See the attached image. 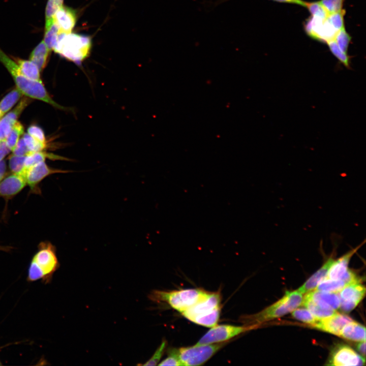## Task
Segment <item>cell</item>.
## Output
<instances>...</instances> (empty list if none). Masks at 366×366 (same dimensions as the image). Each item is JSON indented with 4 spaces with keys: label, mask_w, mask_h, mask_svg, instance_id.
Listing matches in <instances>:
<instances>
[{
    "label": "cell",
    "mask_w": 366,
    "mask_h": 366,
    "mask_svg": "<svg viewBox=\"0 0 366 366\" xmlns=\"http://www.w3.org/2000/svg\"><path fill=\"white\" fill-rule=\"evenodd\" d=\"M0 62L4 65L16 85V87L25 96L41 100L60 109L66 108L58 105L50 97L42 82L31 80L20 71L16 62L12 60L0 48Z\"/></svg>",
    "instance_id": "cell-1"
},
{
    "label": "cell",
    "mask_w": 366,
    "mask_h": 366,
    "mask_svg": "<svg viewBox=\"0 0 366 366\" xmlns=\"http://www.w3.org/2000/svg\"><path fill=\"white\" fill-rule=\"evenodd\" d=\"M58 266L55 248L50 242H41L30 263L27 281L34 282L41 280L44 284H48Z\"/></svg>",
    "instance_id": "cell-2"
},
{
    "label": "cell",
    "mask_w": 366,
    "mask_h": 366,
    "mask_svg": "<svg viewBox=\"0 0 366 366\" xmlns=\"http://www.w3.org/2000/svg\"><path fill=\"white\" fill-rule=\"evenodd\" d=\"M220 311V293L208 292L204 298L181 314L192 322L211 327L217 324Z\"/></svg>",
    "instance_id": "cell-3"
},
{
    "label": "cell",
    "mask_w": 366,
    "mask_h": 366,
    "mask_svg": "<svg viewBox=\"0 0 366 366\" xmlns=\"http://www.w3.org/2000/svg\"><path fill=\"white\" fill-rule=\"evenodd\" d=\"M92 47L89 37L76 33H60L53 50L77 64L88 57Z\"/></svg>",
    "instance_id": "cell-4"
},
{
    "label": "cell",
    "mask_w": 366,
    "mask_h": 366,
    "mask_svg": "<svg viewBox=\"0 0 366 366\" xmlns=\"http://www.w3.org/2000/svg\"><path fill=\"white\" fill-rule=\"evenodd\" d=\"M303 298V294L298 290L286 291L283 297L277 302L259 313L241 317V321L246 325H249L281 317L299 307Z\"/></svg>",
    "instance_id": "cell-5"
},
{
    "label": "cell",
    "mask_w": 366,
    "mask_h": 366,
    "mask_svg": "<svg viewBox=\"0 0 366 366\" xmlns=\"http://www.w3.org/2000/svg\"><path fill=\"white\" fill-rule=\"evenodd\" d=\"M208 292L199 289H186L172 291L155 290L149 295L152 301L165 302L180 313L204 298Z\"/></svg>",
    "instance_id": "cell-6"
},
{
    "label": "cell",
    "mask_w": 366,
    "mask_h": 366,
    "mask_svg": "<svg viewBox=\"0 0 366 366\" xmlns=\"http://www.w3.org/2000/svg\"><path fill=\"white\" fill-rule=\"evenodd\" d=\"M227 342L194 345L176 349L182 365H202L222 348Z\"/></svg>",
    "instance_id": "cell-7"
},
{
    "label": "cell",
    "mask_w": 366,
    "mask_h": 366,
    "mask_svg": "<svg viewBox=\"0 0 366 366\" xmlns=\"http://www.w3.org/2000/svg\"><path fill=\"white\" fill-rule=\"evenodd\" d=\"M255 327L254 325H215L196 343V345L228 342L232 338Z\"/></svg>",
    "instance_id": "cell-8"
},
{
    "label": "cell",
    "mask_w": 366,
    "mask_h": 366,
    "mask_svg": "<svg viewBox=\"0 0 366 366\" xmlns=\"http://www.w3.org/2000/svg\"><path fill=\"white\" fill-rule=\"evenodd\" d=\"M304 29L313 39L326 43L333 40L338 33L326 18L323 19L312 16L304 22Z\"/></svg>",
    "instance_id": "cell-9"
},
{
    "label": "cell",
    "mask_w": 366,
    "mask_h": 366,
    "mask_svg": "<svg viewBox=\"0 0 366 366\" xmlns=\"http://www.w3.org/2000/svg\"><path fill=\"white\" fill-rule=\"evenodd\" d=\"M327 365L337 366L363 365L365 358L347 345H339L332 350Z\"/></svg>",
    "instance_id": "cell-10"
},
{
    "label": "cell",
    "mask_w": 366,
    "mask_h": 366,
    "mask_svg": "<svg viewBox=\"0 0 366 366\" xmlns=\"http://www.w3.org/2000/svg\"><path fill=\"white\" fill-rule=\"evenodd\" d=\"M67 172L68 171L51 168L44 161L28 167H24L20 173L24 176L26 184L33 190L47 176L56 173Z\"/></svg>",
    "instance_id": "cell-11"
},
{
    "label": "cell",
    "mask_w": 366,
    "mask_h": 366,
    "mask_svg": "<svg viewBox=\"0 0 366 366\" xmlns=\"http://www.w3.org/2000/svg\"><path fill=\"white\" fill-rule=\"evenodd\" d=\"M26 185L21 173H13L0 180V197L11 198L19 193Z\"/></svg>",
    "instance_id": "cell-12"
},
{
    "label": "cell",
    "mask_w": 366,
    "mask_h": 366,
    "mask_svg": "<svg viewBox=\"0 0 366 366\" xmlns=\"http://www.w3.org/2000/svg\"><path fill=\"white\" fill-rule=\"evenodd\" d=\"M352 321V319L347 315L337 312L329 317L318 320L312 326L315 328L339 336L343 326Z\"/></svg>",
    "instance_id": "cell-13"
},
{
    "label": "cell",
    "mask_w": 366,
    "mask_h": 366,
    "mask_svg": "<svg viewBox=\"0 0 366 366\" xmlns=\"http://www.w3.org/2000/svg\"><path fill=\"white\" fill-rule=\"evenodd\" d=\"M77 12L73 9L62 6L56 12L53 21L59 28L60 33H71L77 21Z\"/></svg>",
    "instance_id": "cell-14"
},
{
    "label": "cell",
    "mask_w": 366,
    "mask_h": 366,
    "mask_svg": "<svg viewBox=\"0 0 366 366\" xmlns=\"http://www.w3.org/2000/svg\"><path fill=\"white\" fill-rule=\"evenodd\" d=\"M308 293L304 297L311 299L323 308L336 310L340 307V299L338 293L316 290Z\"/></svg>",
    "instance_id": "cell-15"
},
{
    "label": "cell",
    "mask_w": 366,
    "mask_h": 366,
    "mask_svg": "<svg viewBox=\"0 0 366 366\" xmlns=\"http://www.w3.org/2000/svg\"><path fill=\"white\" fill-rule=\"evenodd\" d=\"M358 249V247L353 249L338 260H334L325 278L331 280H340L348 270L350 258Z\"/></svg>",
    "instance_id": "cell-16"
},
{
    "label": "cell",
    "mask_w": 366,
    "mask_h": 366,
    "mask_svg": "<svg viewBox=\"0 0 366 366\" xmlns=\"http://www.w3.org/2000/svg\"><path fill=\"white\" fill-rule=\"evenodd\" d=\"M334 260L332 258H329L324 265L317 271L313 274L297 290L302 294H304L315 289L319 283L326 277L328 271L333 263Z\"/></svg>",
    "instance_id": "cell-17"
},
{
    "label": "cell",
    "mask_w": 366,
    "mask_h": 366,
    "mask_svg": "<svg viewBox=\"0 0 366 366\" xmlns=\"http://www.w3.org/2000/svg\"><path fill=\"white\" fill-rule=\"evenodd\" d=\"M339 336L353 341H365V328L362 325L352 321L343 326Z\"/></svg>",
    "instance_id": "cell-18"
},
{
    "label": "cell",
    "mask_w": 366,
    "mask_h": 366,
    "mask_svg": "<svg viewBox=\"0 0 366 366\" xmlns=\"http://www.w3.org/2000/svg\"><path fill=\"white\" fill-rule=\"evenodd\" d=\"M360 282L350 284L344 287L340 292V299L354 301L359 303L364 296L365 286Z\"/></svg>",
    "instance_id": "cell-19"
},
{
    "label": "cell",
    "mask_w": 366,
    "mask_h": 366,
    "mask_svg": "<svg viewBox=\"0 0 366 366\" xmlns=\"http://www.w3.org/2000/svg\"><path fill=\"white\" fill-rule=\"evenodd\" d=\"M50 51L42 40L32 51L29 60L33 62L41 71L47 63Z\"/></svg>",
    "instance_id": "cell-20"
},
{
    "label": "cell",
    "mask_w": 366,
    "mask_h": 366,
    "mask_svg": "<svg viewBox=\"0 0 366 366\" xmlns=\"http://www.w3.org/2000/svg\"><path fill=\"white\" fill-rule=\"evenodd\" d=\"M21 73L27 78L35 81H40V71L38 67L30 60L15 58Z\"/></svg>",
    "instance_id": "cell-21"
},
{
    "label": "cell",
    "mask_w": 366,
    "mask_h": 366,
    "mask_svg": "<svg viewBox=\"0 0 366 366\" xmlns=\"http://www.w3.org/2000/svg\"><path fill=\"white\" fill-rule=\"evenodd\" d=\"M19 116V113L13 109L0 119V142L6 140Z\"/></svg>",
    "instance_id": "cell-22"
},
{
    "label": "cell",
    "mask_w": 366,
    "mask_h": 366,
    "mask_svg": "<svg viewBox=\"0 0 366 366\" xmlns=\"http://www.w3.org/2000/svg\"><path fill=\"white\" fill-rule=\"evenodd\" d=\"M301 304L306 307L318 320L329 317L337 313L336 310L320 307L311 299L306 297H303Z\"/></svg>",
    "instance_id": "cell-23"
},
{
    "label": "cell",
    "mask_w": 366,
    "mask_h": 366,
    "mask_svg": "<svg viewBox=\"0 0 366 366\" xmlns=\"http://www.w3.org/2000/svg\"><path fill=\"white\" fill-rule=\"evenodd\" d=\"M22 95V93L16 87L4 97L0 101V119L11 109Z\"/></svg>",
    "instance_id": "cell-24"
},
{
    "label": "cell",
    "mask_w": 366,
    "mask_h": 366,
    "mask_svg": "<svg viewBox=\"0 0 366 366\" xmlns=\"http://www.w3.org/2000/svg\"><path fill=\"white\" fill-rule=\"evenodd\" d=\"M347 284L342 280H331L325 278L319 283L316 287V290L338 293L340 292Z\"/></svg>",
    "instance_id": "cell-25"
},
{
    "label": "cell",
    "mask_w": 366,
    "mask_h": 366,
    "mask_svg": "<svg viewBox=\"0 0 366 366\" xmlns=\"http://www.w3.org/2000/svg\"><path fill=\"white\" fill-rule=\"evenodd\" d=\"M46 158L52 159H63L62 157L45 152H30L25 157L24 167H28L40 162L45 161Z\"/></svg>",
    "instance_id": "cell-26"
},
{
    "label": "cell",
    "mask_w": 366,
    "mask_h": 366,
    "mask_svg": "<svg viewBox=\"0 0 366 366\" xmlns=\"http://www.w3.org/2000/svg\"><path fill=\"white\" fill-rule=\"evenodd\" d=\"M327 44L331 53L336 57L338 61L348 69H351V57L343 52L338 47L334 39L327 42Z\"/></svg>",
    "instance_id": "cell-27"
},
{
    "label": "cell",
    "mask_w": 366,
    "mask_h": 366,
    "mask_svg": "<svg viewBox=\"0 0 366 366\" xmlns=\"http://www.w3.org/2000/svg\"><path fill=\"white\" fill-rule=\"evenodd\" d=\"M24 128L22 125L17 121L12 128L5 142L9 149L13 151L17 144L20 136L23 133Z\"/></svg>",
    "instance_id": "cell-28"
},
{
    "label": "cell",
    "mask_w": 366,
    "mask_h": 366,
    "mask_svg": "<svg viewBox=\"0 0 366 366\" xmlns=\"http://www.w3.org/2000/svg\"><path fill=\"white\" fill-rule=\"evenodd\" d=\"M59 34V28L54 21L49 27L45 29L43 41L50 51L53 50Z\"/></svg>",
    "instance_id": "cell-29"
},
{
    "label": "cell",
    "mask_w": 366,
    "mask_h": 366,
    "mask_svg": "<svg viewBox=\"0 0 366 366\" xmlns=\"http://www.w3.org/2000/svg\"><path fill=\"white\" fill-rule=\"evenodd\" d=\"M64 0H48L45 9V29L53 22L56 12L63 6Z\"/></svg>",
    "instance_id": "cell-30"
},
{
    "label": "cell",
    "mask_w": 366,
    "mask_h": 366,
    "mask_svg": "<svg viewBox=\"0 0 366 366\" xmlns=\"http://www.w3.org/2000/svg\"><path fill=\"white\" fill-rule=\"evenodd\" d=\"M334 40L339 48L344 53H348V47L351 37L346 30L345 27L337 33Z\"/></svg>",
    "instance_id": "cell-31"
},
{
    "label": "cell",
    "mask_w": 366,
    "mask_h": 366,
    "mask_svg": "<svg viewBox=\"0 0 366 366\" xmlns=\"http://www.w3.org/2000/svg\"><path fill=\"white\" fill-rule=\"evenodd\" d=\"M29 152H37L43 150L46 146L43 142L26 133L22 137Z\"/></svg>",
    "instance_id": "cell-32"
},
{
    "label": "cell",
    "mask_w": 366,
    "mask_h": 366,
    "mask_svg": "<svg viewBox=\"0 0 366 366\" xmlns=\"http://www.w3.org/2000/svg\"><path fill=\"white\" fill-rule=\"evenodd\" d=\"M292 315L294 318L311 325L318 320L309 310L306 309H296L292 312Z\"/></svg>",
    "instance_id": "cell-33"
},
{
    "label": "cell",
    "mask_w": 366,
    "mask_h": 366,
    "mask_svg": "<svg viewBox=\"0 0 366 366\" xmlns=\"http://www.w3.org/2000/svg\"><path fill=\"white\" fill-rule=\"evenodd\" d=\"M305 7L308 9L312 16L317 17L323 19H326L329 14L319 1L313 2H306Z\"/></svg>",
    "instance_id": "cell-34"
},
{
    "label": "cell",
    "mask_w": 366,
    "mask_h": 366,
    "mask_svg": "<svg viewBox=\"0 0 366 366\" xmlns=\"http://www.w3.org/2000/svg\"><path fill=\"white\" fill-rule=\"evenodd\" d=\"M345 14L346 10L342 9L339 12L328 14L326 19L333 27L338 32L345 27L344 17Z\"/></svg>",
    "instance_id": "cell-35"
},
{
    "label": "cell",
    "mask_w": 366,
    "mask_h": 366,
    "mask_svg": "<svg viewBox=\"0 0 366 366\" xmlns=\"http://www.w3.org/2000/svg\"><path fill=\"white\" fill-rule=\"evenodd\" d=\"M25 156H19L14 154L9 157V165L13 173H20L24 168Z\"/></svg>",
    "instance_id": "cell-36"
},
{
    "label": "cell",
    "mask_w": 366,
    "mask_h": 366,
    "mask_svg": "<svg viewBox=\"0 0 366 366\" xmlns=\"http://www.w3.org/2000/svg\"><path fill=\"white\" fill-rule=\"evenodd\" d=\"M344 2L345 0H320L319 1L329 14L341 11Z\"/></svg>",
    "instance_id": "cell-37"
},
{
    "label": "cell",
    "mask_w": 366,
    "mask_h": 366,
    "mask_svg": "<svg viewBox=\"0 0 366 366\" xmlns=\"http://www.w3.org/2000/svg\"><path fill=\"white\" fill-rule=\"evenodd\" d=\"M167 342L163 340L161 344L155 351L153 355L148 359L145 363L142 364L143 365H156L161 359L165 352Z\"/></svg>",
    "instance_id": "cell-38"
},
{
    "label": "cell",
    "mask_w": 366,
    "mask_h": 366,
    "mask_svg": "<svg viewBox=\"0 0 366 366\" xmlns=\"http://www.w3.org/2000/svg\"><path fill=\"white\" fill-rule=\"evenodd\" d=\"M159 365H182L177 354L176 349H171L169 352L167 357L161 362V363H159Z\"/></svg>",
    "instance_id": "cell-39"
},
{
    "label": "cell",
    "mask_w": 366,
    "mask_h": 366,
    "mask_svg": "<svg viewBox=\"0 0 366 366\" xmlns=\"http://www.w3.org/2000/svg\"><path fill=\"white\" fill-rule=\"evenodd\" d=\"M27 133L34 138L46 143L44 133L42 129L37 126H30L27 129Z\"/></svg>",
    "instance_id": "cell-40"
},
{
    "label": "cell",
    "mask_w": 366,
    "mask_h": 366,
    "mask_svg": "<svg viewBox=\"0 0 366 366\" xmlns=\"http://www.w3.org/2000/svg\"><path fill=\"white\" fill-rule=\"evenodd\" d=\"M12 151L13 154L19 156H26L29 152L23 138L19 140Z\"/></svg>",
    "instance_id": "cell-41"
},
{
    "label": "cell",
    "mask_w": 366,
    "mask_h": 366,
    "mask_svg": "<svg viewBox=\"0 0 366 366\" xmlns=\"http://www.w3.org/2000/svg\"><path fill=\"white\" fill-rule=\"evenodd\" d=\"M229 0H217L216 1L214 2L211 3L210 5L212 6V8H214L215 7L217 6L218 5H219L223 3H225V2H227ZM272 1L279 2V3H289V4H295L297 5H299L302 7H306V2H304L302 0H271Z\"/></svg>",
    "instance_id": "cell-42"
},
{
    "label": "cell",
    "mask_w": 366,
    "mask_h": 366,
    "mask_svg": "<svg viewBox=\"0 0 366 366\" xmlns=\"http://www.w3.org/2000/svg\"><path fill=\"white\" fill-rule=\"evenodd\" d=\"M358 304L354 301L340 299L339 308L343 312L348 313L353 310Z\"/></svg>",
    "instance_id": "cell-43"
},
{
    "label": "cell",
    "mask_w": 366,
    "mask_h": 366,
    "mask_svg": "<svg viewBox=\"0 0 366 366\" xmlns=\"http://www.w3.org/2000/svg\"><path fill=\"white\" fill-rule=\"evenodd\" d=\"M10 150L5 141L0 142V161L3 160V159L8 154Z\"/></svg>",
    "instance_id": "cell-44"
},
{
    "label": "cell",
    "mask_w": 366,
    "mask_h": 366,
    "mask_svg": "<svg viewBox=\"0 0 366 366\" xmlns=\"http://www.w3.org/2000/svg\"><path fill=\"white\" fill-rule=\"evenodd\" d=\"M357 349L362 357L365 358V341H360L357 345Z\"/></svg>",
    "instance_id": "cell-45"
},
{
    "label": "cell",
    "mask_w": 366,
    "mask_h": 366,
    "mask_svg": "<svg viewBox=\"0 0 366 366\" xmlns=\"http://www.w3.org/2000/svg\"><path fill=\"white\" fill-rule=\"evenodd\" d=\"M6 163L5 161H0V180L4 178L6 171Z\"/></svg>",
    "instance_id": "cell-46"
},
{
    "label": "cell",
    "mask_w": 366,
    "mask_h": 366,
    "mask_svg": "<svg viewBox=\"0 0 366 366\" xmlns=\"http://www.w3.org/2000/svg\"><path fill=\"white\" fill-rule=\"evenodd\" d=\"M9 249L10 248L9 247L0 246V250L8 251H9Z\"/></svg>",
    "instance_id": "cell-47"
},
{
    "label": "cell",
    "mask_w": 366,
    "mask_h": 366,
    "mask_svg": "<svg viewBox=\"0 0 366 366\" xmlns=\"http://www.w3.org/2000/svg\"><path fill=\"white\" fill-rule=\"evenodd\" d=\"M2 365V363H1V361H0V365Z\"/></svg>",
    "instance_id": "cell-48"
}]
</instances>
